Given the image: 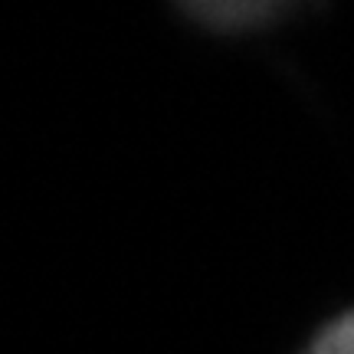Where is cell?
<instances>
[{
	"label": "cell",
	"instance_id": "2",
	"mask_svg": "<svg viewBox=\"0 0 354 354\" xmlns=\"http://www.w3.org/2000/svg\"><path fill=\"white\" fill-rule=\"evenodd\" d=\"M305 354H354V312L325 325Z\"/></svg>",
	"mask_w": 354,
	"mask_h": 354
},
{
	"label": "cell",
	"instance_id": "1",
	"mask_svg": "<svg viewBox=\"0 0 354 354\" xmlns=\"http://www.w3.org/2000/svg\"><path fill=\"white\" fill-rule=\"evenodd\" d=\"M194 24L216 33H250L302 10L312 0H177Z\"/></svg>",
	"mask_w": 354,
	"mask_h": 354
}]
</instances>
